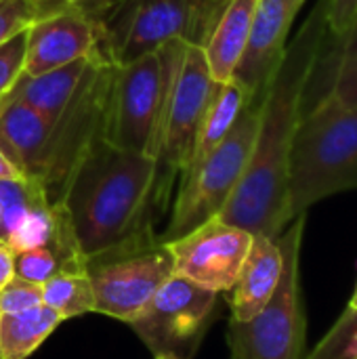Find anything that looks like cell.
I'll return each mask as SVG.
<instances>
[{
  "label": "cell",
  "mask_w": 357,
  "mask_h": 359,
  "mask_svg": "<svg viewBox=\"0 0 357 359\" xmlns=\"http://www.w3.org/2000/svg\"><path fill=\"white\" fill-rule=\"evenodd\" d=\"M67 6L80 11L82 15H86L88 19L101 21L103 15L118 2V0H63Z\"/></svg>",
  "instance_id": "28"
},
{
  "label": "cell",
  "mask_w": 357,
  "mask_h": 359,
  "mask_svg": "<svg viewBox=\"0 0 357 359\" xmlns=\"http://www.w3.org/2000/svg\"><path fill=\"white\" fill-rule=\"evenodd\" d=\"M93 55L38 76H29L21 72L2 99L21 101L34 111H38L42 118H46L48 122H55L65 109V105L69 103V99L74 97L76 88L80 86L93 61Z\"/></svg>",
  "instance_id": "17"
},
{
  "label": "cell",
  "mask_w": 357,
  "mask_h": 359,
  "mask_svg": "<svg viewBox=\"0 0 357 359\" xmlns=\"http://www.w3.org/2000/svg\"><path fill=\"white\" fill-rule=\"evenodd\" d=\"M175 273L166 242L151 227L103 252L86 257V276L95 294V313L124 324L137 320L158 288Z\"/></svg>",
  "instance_id": "8"
},
{
  "label": "cell",
  "mask_w": 357,
  "mask_h": 359,
  "mask_svg": "<svg viewBox=\"0 0 357 359\" xmlns=\"http://www.w3.org/2000/svg\"><path fill=\"white\" fill-rule=\"evenodd\" d=\"M297 2H301V4H303V2H305V0H297Z\"/></svg>",
  "instance_id": "34"
},
{
  "label": "cell",
  "mask_w": 357,
  "mask_h": 359,
  "mask_svg": "<svg viewBox=\"0 0 357 359\" xmlns=\"http://www.w3.org/2000/svg\"><path fill=\"white\" fill-rule=\"evenodd\" d=\"M307 215H299L278 236L284 269L271 301L246 322H229L231 359H303L305 309L301 297V242Z\"/></svg>",
  "instance_id": "6"
},
{
  "label": "cell",
  "mask_w": 357,
  "mask_h": 359,
  "mask_svg": "<svg viewBox=\"0 0 357 359\" xmlns=\"http://www.w3.org/2000/svg\"><path fill=\"white\" fill-rule=\"evenodd\" d=\"M301 6L297 0H259L248 42L234 72V80L248 90L250 99H261L274 78Z\"/></svg>",
  "instance_id": "14"
},
{
  "label": "cell",
  "mask_w": 357,
  "mask_h": 359,
  "mask_svg": "<svg viewBox=\"0 0 357 359\" xmlns=\"http://www.w3.org/2000/svg\"><path fill=\"white\" fill-rule=\"evenodd\" d=\"M42 305L63 320L95 313V294L86 271H63L42 284Z\"/></svg>",
  "instance_id": "21"
},
{
  "label": "cell",
  "mask_w": 357,
  "mask_h": 359,
  "mask_svg": "<svg viewBox=\"0 0 357 359\" xmlns=\"http://www.w3.org/2000/svg\"><path fill=\"white\" fill-rule=\"evenodd\" d=\"M250 101L248 90L238 82V80H227V82H217L215 95L208 103V109L204 114L202 126L196 137V145L191 151V158L187 166H194L202 162L234 128L238 116L242 114L244 105ZM185 166V168H187Z\"/></svg>",
  "instance_id": "19"
},
{
  "label": "cell",
  "mask_w": 357,
  "mask_h": 359,
  "mask_svg": "<svg viewBox=\"0 0 357 359\" xmlns=\"http://www.w3.org/2000/svg\"><path fill=\"white\" fill-rule=\"evenodd\" d=\"M259 0H227L206 44L204 57L215 82H227L240 63L255 21Z\"/></svg>",
  "instance_id": "18"
},
{
  "label": "cell",
  "mask_w": 357,
  "mask_h": 359,
  "mask_svg": "<svg viewBox=\"0 0 357 359\" xmlns=\"http://www.w3.org/2000/svg\"><path fill=\"white\" fill-rule=\"evenodd\" d=\"M217 292L173 273L128 326L154 355L191 359L215 316Z\"/></svg>",
  "instance_id": "11"
},
{
  "label": "cell",
  "mask_w": 357,
  "mask_h": 359,
  "mask_svg": "<svg viewBox=\"0 0 357 359\" xmlns=\"http://www.w3.org/2000/svg\"><path fill=\"white\" fill-rule=\"evenodd\" d=\"M112 72L114 63L105 61L95 50L93 61L74 97L61 116L50 122L40 185L53 204L61 200L69 175L88 145L97 139H105Z\"/></svg>",
  "instance_id": "9"
},
{
  "label": "cell",
  "mask_w": 357,
  "mask_h": 359,
  "mask_svg": "<svg viewBox=\"0 0 357 359\" xmlns=\"http://www.w3.org/2000/svg\"><path fill=\"white\" fill-rule=\"evenodd\" d=\"M347 309H357V284L353 294H351V301H349V305H347Z\"/></svg>",
  "instance_id": "31"
},
{
  "label": "cell",
  "mask_w": 357,
  "mask_h": 359,
  "mask_svg": "<svg viewBox=\"0 0 357 359\" xmlns=\"http://www.w3.org/2000/svg\"><path fill=\"white\" fill-rule=\"evenodd\" d=\"M65 6L63 0H0V46L13 36L25 32L38 19Z\"/></svg>",
  "instance_id": "22"
},
{
  "label": "cell",
  "mask_w": 357,
  "mask_h": 359,
  "mask_svg": "<svg viewBox=\"0 0 357 359\" xmlns=\"http://www.w3.org/2000/svg\"><path fill=\"white\" fill-rule=\"evenodd\" d=\"M158 166L147 154L97 139L74 166L61 206L84 257L103 252L149 225Z\"/></svg>",
  "instance_id": "2"
},
{
  "label": "cell",
  "mask_w": 357,
  "mask_h": 359,
  "mask_svg": "<svg viewBox=\"0 0 357 359\" xmlns=\"http://www.w3.org/2000/svg\"><path fill=\"white\" fill-rule=\"evenodd\" d=\"M357 23V0H330L328 4V29L341 40Z\"/></svg>",
  "instance_id": "27"
},
{
  "label": "cell",
  "mask_w": 357,
  "mask_h": 359,
  "mask_svg": "<svg viewBox=\"0 0 357 359\" xmlns=\"http://www.w3.org/2000/svg\"><path fill=\"white\" fill-rule=\"evenodd\" d=\"M99 32V21L72 6L38 19L25 29L23 74L38 76L90 57L97 50Z\"/></svg>",
  "instance_id": "13"
},
{
  "label": "cell",
  "mask_w": 357,
  "mask_h": 359,
  "mask_svg": "<svg viewBox=\"0 0 357 359\" xmlns=\"http://www.w3.org/2000/svg\"><path fill=\"white\" fill-rule=\"evenodd\" d=\"M0 316H2V313H0Z\"/></svg>",
  "instance_id": "36"
},
{
  "label": "cell",
  "mask_w": 357,
  "mask_h": 359,
  "mask_svg": "<svg viewBox=\"0 0 357 359\" xmlns=\"http://www.w3.org/2000/svg\"><path fill=\"white\" fill-rule=\"evenodd\" d=\"M328 93L343 107H357V23L341 38Z\"/></svg>",
  "instance_id": "23"
},
{
  "label": "cell",
  "mask_w": 357,
  "mask_h": 359,
  "mask_svg": "<svg viewBox=\"0 0 357 359\" xmlns=\"http://www.w3.org/2000/svg\"><path fill=\"white\" fill-rule=\"evenodd\" d=\"M23 59H25V32L13 36L0 46V99L23 72Z\"/></svg>",
  "instance_id": "26"
},
{
  "label": "cell",
  "mask_w": 357,
  "mask_h": 359,
  "mask_svg": "<svg viewBox=\"0 0 357 359\" xmlns=\"http://www.w3.org/2000/svg\"><path fill=\"white\" fill-rule=\"evenodd\" d=\"M42 305V286L23 278H13L0 290V313H19Z\"/></svg>",
  "instance_id": "25"
},
{
  "label": "cell",
  "mask_w": 357,
  "mask_h": 359,
  "mask_svg": "<svg viewBox=\"0 0 357 359\" xmlns=\"http://www.w3.org/2000/svg\"><path fill=\"white\" fill-rule=\"evenodd\" d=\"M357 353V309H347L318 347L303 359H353Z\"/></svg>",
  "instance_id": "24"
},
{
  "label": "cell",
  "mask_w": 357,
  "mask_h": 359,
  "mask_svg": "<svg viewBox=\"0 0 357 359\" xmlns=\"http://www.w3.org/2000/svg\"><path fill=\"white\" fill-rule=\"evenodd\" d=\"M252 236L221 219H210L189 233L166 242L175 273L217 294L229 292L248 257Z\"/></svg>",
  "instance_id": "12"
},
{
  "label": "cell",
  "mask_w": 357,
  "mask_h": 359,
  "mask_svg": "<svg viewBox=\"0 0 357 359\" xmlns=\"http://www.w3.org/2000/svg\"><path fill=\"white\" fill-rule=\"evenodd\" d=\"M357 189V107L324 93L303 114L290 149V219L324 198Z\"/></svg>",
  "instance_id": "3"
},
{
  "label": "cell",
  "mask_w": 357,
  "mask_h": 359,
  "mask_svg": "<svg viewBox=\"0 0 357 359\" xmlns=\"http://www.w3.org/2000/svg\"><path fill=\"white\" fill-rule=\"evenodd\" d=\"M227 0H122L99 21L97 53L122 65L168 40L204 48Z\"/></svg>",
  "instance_id": "4"
},
{
  "label": "cell",
  "mask_w": 357,
  "mask_h": 359,
  "mask_svg": "<svg viewBox=\"0 0 357 359\" xmlns=\"http://www.w3.org/2000/svg\"><path fill=\"white\" fill-rule=\"evenodd\" d=\"M284 269V255L278 238L252 236L248 257L242 265L231 292V320L246 322L255 318L274 297Z\"/></svg>",
  "instance_id": "15"
},
{
  "label": "cell",
  "mask_w": 357,
  "mask_h": 359,
  "mask_svg": "<svg viewBox=\"0 0 357 359\" xmlns=\"http://www.w3.org/2000/svg\"><path fill=\"white\" fill-rule=\"evenodd\" d=\"M50 122L21 101L0 99V151L17 170L40 183Z\"/></svg>",
  "instance_id": "16"
},
{
  "label": "cell",
  "mask_w": 357,
  "mask_h": 359,
  "mask_svg": "<svg viewBox=\"0 0 357 359\" xmlns=\"http://www.w3.org/2000/svg\"><path fill=\"white\" fill-rule=\"evenodd\" d=\"M261 99H250L238 116L229 135L198 164L181 172L179 191L173 204L164 242L177 240L191 229L217 219L238 187L257 137Z\"/></svg>",
  "instance_id": "7"
},
{
  "label": "cell",
  "mask_w": 357,
  "mask_h": 359,
  "mask_svg": "<svg viewBox=\"0 0 357 359\" xmlns=\"http://www.w3.org/2000/svg\"><path fill=\"white\" fill-rule=\"evenodd\" d=\"M23 175L17 170V166L0 151V179H21Z\"/></svg>",
  "instance_id": "30"
},
{
  "label": "cell",
  "mask_w": 357,
  "mask_h": 359,
  "mask_svg": "<svg viewBox=\"0 0 357 359\" xmlns=\"http://www.w3.org/2000/svg\"><path fill=\"white\" fill-rule=\"evenodd\" d=\"M154 359H183L179 355H170V353H162V355H154Z\"/></svg>",
  "instance_id": "32"
},
{
  "label": "cell",
  "mask_w": 357,
  "mask_h": 359,
  "mask_svg": "<svg viewBox=\"0 0 357 359\" xmlns=\"http://www.w3.org/2000/svg\"><path fill=\"white\" fill-rule=\"evenodd\" d=\"M215 86L217 82L208 72L204 50L200 46H187L183 61L170 78L158 128L154 156L158 166L156 198H164L175 177L185 170Z\"/></svg>",
  "instance_id": "10"
},
{
  "label": "cell",
  "mask_w": 357,
  "mask_h": 359,
  "mask_svg": "<svg viewBox=\"0 0 357 359\" xmlns=\"http://www.w3.org/2000/svg\"><path fill=\"white\" fill-rule=\"evenodd\" d=\"M63 322L46 305L0 316V359H27Z\"/></svg>",
  "instance_id": "20"
},
{
  "label": "cell",
  "mask_w": 357,
  "mask_h": 359,
  "mask_svg": "<svg viewBox=\"0 0 357 359\" xmlns=\"http://www.w3.org/2000/svg\"><path fill=\"white\" fill-rule=\"evenodd\" d=\"M0 242H4V225H2V208H0Z\"/></svg>",
  "instance_id": "33"
},
{
  "label": "cell",
  "mask_w": 357,
  "mask_h": 359,
  "mask_svg": "<svg viewBox=\"0 0 357 359\" xmlns=\"http://www.w3.org/2000/svg\"><path fill=\"white\" fill-rule=\"evenodd\" d=\"M328 4L330 0H320L297 36L286 44L284 57L261 97L248 166L217 217L250 236L276 240L292 221L288 194L290 149L311 74L330 34Z\"/></svg>",
  "instance_id": "1"
},
{
  "label": "cell",
  "mask_w": 357,
  "mask_h": 359,
  "mask_svg": "<svg viewBox=\"0 0 357 359\" xmlns=\"http://www.w3.org/2000/svg\"><path fill=\"white\" fill-rule=\"evenodd\" d=\"M353 359H357V353H356V355H353Z\"/></svg>",
  "instance_id": "35"
},
{
  "label": "cell",
  "mask_w": 357,
  "mask_h": 359,
  "mask_svg": "<svg viewBox=\"0 0 357 359\" xmlns=\"http://www.w3.org/2000/svg\"><path fill=\"white\" fill-rule=\"evenodd\" d=\"M15 278V252L6 242H0V290Z\"/></svg>",
  "instance_id": "29"
},
{
  "label": "cell",
  "mask_w": 357,
  "mask_h": 359,
  "mask_svg": "<svg viewBox=\"0 0 357 359\" xmlns=\"http://www.w3.org/2000/svg\"><path fill=\"white\" fill-rule=\"evenodd\" d=\"M187 46L189 44L183 40H168L154 53L114 65L105 141L128 151L156 156L168 84L177 65L183 61Z\"/></svg>",
  "instance_id": "5"
}]
</instances>
